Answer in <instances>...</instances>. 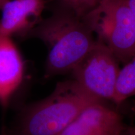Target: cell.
Instances as JSON below:
<instances>
[{
	"label": "cell",
	"mask_w": 135,
	"mask_h": 135,
	"mask_svg": "<svg viewBox=\"0 0 135 135\" xmlns=\"http://www.w3.org/2000/svg\"><path fill=\"white\" fill-rule=\"evenodd\" d=\"M28 35L48 46L46 71L50 76L72 71L97 43L83 20L67 11L41 20Z\"/></svg>",
	"instance_id": "cell-1"
},
{
	"label": "cell",
	"mask_w": 135,
	"mask_h": 135,
	"mask_svg": "<svg viewBox=\"0 0 135 135\" xmlns=\"http://www.w3.org/2000/svg\"><path fill=\"white\" fill-rule=\"evenodd\" d=\"M99 100L75 80L60 82L46 98L26 111L15 135H59L86 108Z\"/></svg>",
	"instance_id": "cell-2"
},
{
	"label": "cell",
	"mask_w": 135,
	"mask_h": 135,
	"mask_svg": "<svg viewBox=\"0 0 135 135\" xmlns=\"http://www.w3.org/2000/svg\"><path fill=\"white\" fill-rule=\"evenodd\" d=\"M81 19L118 61L135 58V16L128 0H103Z\"/></svg>",
	"instance_id": "cell-3"
},
{
	"label": "cell",
	"mask_w": 135,
	"mask_h": 135,
	"mask_svg": "<svg viewBox=\"0 0 135 135\" xmlns=\"http://www.w3.org/2000/svg\"><path fill=\"white\" fill-rule=\"evenodd\" d=\"M118 61L107 47L97 42L72 70L74 80L95 98L113 101L119 70Z\"/></svg>",
	"instance_id": "cell-4"
},
{
	"label": "cell",
	"mask_w": 135,
	"mask_h": 135,
	"mask_svg": "<svg viewBox=\"0 0 135 135\" xmlns=\"http://www.w3.org/2000/svg\"><path fill=\"white\" fill-rule=\"evenodd\" d=\"M126 128L117 111L98 101L86 108L59 135H123Z\"/></svg>",
	"instance_id": "cell-5"
},
{
	"label": "cell",
	"mask_w": 135,
	"mask_h": 135,
	"mask_svg": "<svg viewBox=\"0 0 135 135\" xmlns=\"http://www.w3.org/2000/svg\"><path fill=\"white\" fill-rule=\"evenodd\" d=\"M45 0H7L0 20V36L28 35L41 20Z\"/></svg>",
	"instance_id": "cell-6"
},
{
	"label": "cell",
	"mask_w": 135,
	"mask_h": 135,
	"mask_svg": "<svg viewBox=\"0 0 135 135\" xmlns=\"http://www.w3.org/2000/svg\"><path fill=\"white\" fill-rule=\"evenodd\" d=\"M24 65L11 37L0 36V103L6 106L21 83Z\"/></svg>",
	"instance_id": "cell-7"
},
{
	"label": "cell",
	"mask_w": 135,
	"mask_h": 135,
	"mask_svg": "<svg viewBox=\"0 0 135 135\" xmlns=\"http://www.w3.org/2000/svg\"><path fill=\"white\" fill-rule=\"evenodd\" d=\"M135 96V58L119 69L113 101L119 104Z\"/></svg>",
	"instance_id": "cell-8"
},
{
	"label": "cell",
	"mask_w": 135,
	"mask_h": 135,
	"mask_svg": "<svg viewBox=\"0 0 135 135\" xmlns=\"http://www.w3.org/2000/svg\"><path fill=\"white\" fill-rule=\"evenodd\" d=\"M103 0H59L67 11L81 18L91 11Z\"/></svg>",
	"instance_id": "cell-9"
},
{
	"label": "cell",
	"mask_w": 135,
	"mask_h": 135,
	"mask_svg": "<svg viewBox=\"0 0 135 135\" xmlns=\"http://www.w3.org/2000/svg\"><path fill=\"white\" fill-rule=\"evenodd\" d=\"M128 4L135 16V0H128Z\"/></svg>",
	"instance_id": "cell-10"
},
{
	"label": "cell",
	"mask_w": 135,
	"mask_h": 135,
	"mask_svg": "<svg viewBox=\"0 0 135 135\" xmlns=\"http://www.w3.org/2000/svg\"><path fill=\"white\" fill-rule=\"evenodd\" d=\"M127 130L129 135H135V127H128Z\"/></svg>",
	"instance_id": "cell-11"
},
{
	"label": "cell",
	"mask_w": 135,
	"mask_h": 135,
	"mask_svg": "<svg viewBox=\"0 0 135 135\" xmlns=\"http://www.w3.org/2000/svg\"><path fill=\"white\" fill-rule=\"evenodd\" d=\"M7 1V0H0V10L1 9V8H2L3 4H4L5 2Z\"/></svg>",
	"instance_id": "cell-12"
},
{
	"label": "cell",
	"mask_w": 135,
	"mask_h": 135,
	"mask_svg": "<svg viewBox=\"0 0 135 135\" xmlns=\"http://www.w3.org/2000/svg\"><path fill=\"white\" fill-rule=\"evenodd\" d=\"M127 129H128V127H127V128H126V129L125 132L124 133V134H123V135H129V134H128V130H127Z\"/></svg>",
	"instance_id": "cell-13"
}]
</instances>
